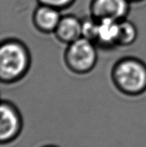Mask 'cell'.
<instances>
[{
	"label": "cell",
	"mask_w": 146,
	"mask_h": 147,
	"mask_svg": "<svg viewBox=\"0 0 146 147\" xmlns=\"http://www.w3.org/2000/svg\"><path fill=\"white\" fill-rule=\"evenodd\" d=\"M31 58L23 42L16 39L3 41L0 47V79L5 84L20 80L29 69Z\"/></svg>",
	"instance_id": "1"
},
{
	"label": "cell",
	"mask_w": 146,
	"mask_h": 147,
	"mask_svg": "<svg viewBox=\"0 0 146 147\" xmlns=\"http://www.w3.org/2000/svg\"><path fill=\"white\" fill-rule=\"evenodd\" d=\"M112 78L117 89L124 94L136 96L146 90V65L134 57H126L114 65Z\"/></svg>",
	"instance_id": "2"
},
{
	"label": "cell",
	"mask_w": 146,
	"mask_h": 147,
	"mask_svg": "<svg viewBox=\"0 0 146 147\" xmlns=\"http://www.w3.org/2000/svg\"><path fill=\"white\" fill-rule=\"evenodd\" d=\"M98 60L94 42L81 37L68 45L65 61L69 70L76 74H86L92 70Z\"/></svg>",
	"instance_id": "3"
},
{
	"label": "cell",
	"mask_w": 146,
	"mask_h": 147,
	"mask_svg": "<svg viewBox=\"0 0 146 147\" xmlns=\"http://www.w3.org/2000/svg\"><path fill=\"white\" fill-rule=\"evenodd\" d=\"M0 111V141L2 144H8L21 134L22 119L16 106L8 101L2 102Z\"/></svg>",
	"instance_id": "4"
},
{
	"label": "cell",
	"mask_w": 146,
	"mask_h": 147,
	"mask_svg": "<svg viewBox=\"0 0 146 147\" xmlns=\"http://www.w3.org/2000/svg\"><path fill=\"white\" fill-rule=\"evenodd\" d=\"M130 9L129 0H92L90 12L94 19H112L116 21L124 20Z\"/></svg>",
	"instance_id": "5"
},
{
	"label": "cell",
	"mask_w": 146,
	"mask_h": 147,
	"mask_svg": "<svg viewBox=\"0 0 146 147\" xmlns=\"http://www.w3.org/2000/svg\"><path fill=\"white\" fill-rule=\"evenodd\" d=\"M54 34L60 42L69 45L82 37V21L75 16H64L61 18Z\"/></svg>",
	"instance_id": "6"
},
{
	"label": "cell",
	"mask_w": 146,
	"mask_h": 147,
	"mask_svg": "<svg viewBox=\"0 0 146 147\" xmlns=\"http://www.w3.org/2000/svg\"><path fill=\"white\" fill-rule=\"evenodd\" d=\"M61 18L58 9L39 5L33 13V23L36 28L42 32H54Z\"/></svg>",
	"instance_id": "7"
},
{
	"label": "cell",
	"mask_w": 146,
	"mask_h": 147,
	"mask_svg": "<svg viewBox=\"0 0 146 147\" xmlns=\"http://www.w3.org/2000/svg\"><path fill=\"white\" fill-rule=\"evenodd\" d=\"M98 21V33L96 42L109 47L116 45L119 31V21L112 19H102Z\"/></svg>",
	"instance_id": "8"
},
{
	"label": "cell",
	"mask_w": 146,
	"mask_h": 147,
	"mask_svg": "<svg viewBox=\"0 0 146 147\" xmlns=\"http://www.w3.org/2000/svg\"><path fill=\"white\" fill-rule=\"evenodd\" d=\"M137 37V30L132 22L126 20L119 21L116 45L127 47L134 43Z\"/></svg>",
	"instance_id": "9"
},
{
	"label": "cell",
	"mask_w": 146,
	"mask_h": 147,
	"mask_svg": "<svg viewBox=\"0 0 146 147\" xmlns=\"http://www.w3.org/2000/svg\"><path fill=\"white\" fill-rule=\"evenodd\" d=\"M98 33V21L89 18L82 21V37L96 42Z\"/></svg>",
	"instance_id": "10"
},
{
	"label": "cell",
	"mask_w": 146,
	"mask_h": 147,
	"mask_svg": "<svg viewBox=\"0 0 146 147\" xmlns=\"http://www.w3.org/2000/svg\"><path fill=\"white\" fill-rule=\"evenodd\" d=\"M37 1L40 5L51 6L58 10L69 7L75 2V0H37Z\"/></svg>",
	"instance_id": "11"
},
{
	"label": "cell",
	"mask_w": 146,
	"mask_h": 147,
	"mask_svg": "<svg viewBox=\"0 0 146 147\" xmlns=\"http://www.w3.org/2000/svg\"><path fill=\"white\" fill-rule=\"evenodd\" d=\"M130 2H139V1H141V0H129Z\"/></svg>",
	"instance_id": "12"
},
{
	"label": "cell",
	"mask_w": 146,
	"mask_h": 147,
	"mask_svg": "<svg viewBox=\"0 0 146 147\" xmlns=\"http://www.w3.org/2000/svg\"><path fill=\"white\" fill-rule=\"evenodd\" d=\"M44 147H57V146H44Z\"/></svg>",
	"instance_id": "13"
}]
</instances>
